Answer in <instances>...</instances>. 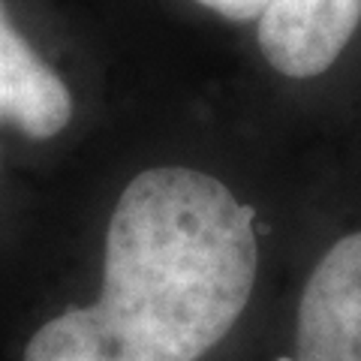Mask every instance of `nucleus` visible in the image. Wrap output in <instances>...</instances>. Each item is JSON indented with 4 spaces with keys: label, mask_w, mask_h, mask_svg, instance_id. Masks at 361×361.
Masks as SVG:
<instances>
[{
    "label": "nucleus",
    "mask_w": 361,
    "mask_h": 361,
    "mask_svg": "<svg viewBox=\"0 0 361 361\" xmlns=\"http://www.w3.org/2000/svg\"><path fill=\"white\" fill-rule=\"evenodd\" d=\"M262 280L256 211L190 163L139 169L90 250L16 313L13 361H223Z\"/></svg>",
    "instance_id": "obj_1"
},
{
    "label": "nucleus",
    "mask_w": 361,
    "mask_h": 361,
    "mask_svg": "<svg viewBox=\"0 0 361 361\" xmlns=\"http://www.w3.org/2000/svg\"><path fill=\"white\" fill-rule=\"evenodd\" d=\"M277 361H361V229L313 259Z\"/></svg>",
    "instance_id": "obj_2"
},
{
    "label": "nucleus",
    "mask_w": 361,
    "mask_h": 361,
    "mask_svg": "<svg viewBox=\"0 0 361 361\" xmlns=\"http://www.w3.org/2000/svg\"><path fill=\"white\" fill-rule=\"evenodd\" d=\"M361 25V0H268L256 18L265 63L286 78L322 75Z\"/></svg>",
    "instance_id": "obj_3"
},
{
    "label": "nucleus",
    "mask_w": 361,
    "mask_h": 361,
    "mask_svg": "<svg viewBox=\"0 0 361 361\" xmlns=\"http://www.w3.org/2000/svg\"><path fill=\"white\" fill-rule=\"evenodd\" d=\"M73 118V87L13 21L6 0H0V127L30 142H51Z\"/></svg>",
    "instance_id": "obj_4"
},
{
    "label": "nucleus",
    "mask_w": 361,
    "mask_h": 361,
    "mask_svg": "<svg viewBox=\"0 0 361 361\" xmlns=\"http://www.w3.org/2000/svg\"><path fill=\"white\" fill-rule=\"evenodd\" d=\"M199 6H205L208 13L220 16L226 21H235V25H247V21H256L259 13L265 9L268 0H196Z\"/></svg>",
    "instance_id": "obj_5"
}]
</instances>
